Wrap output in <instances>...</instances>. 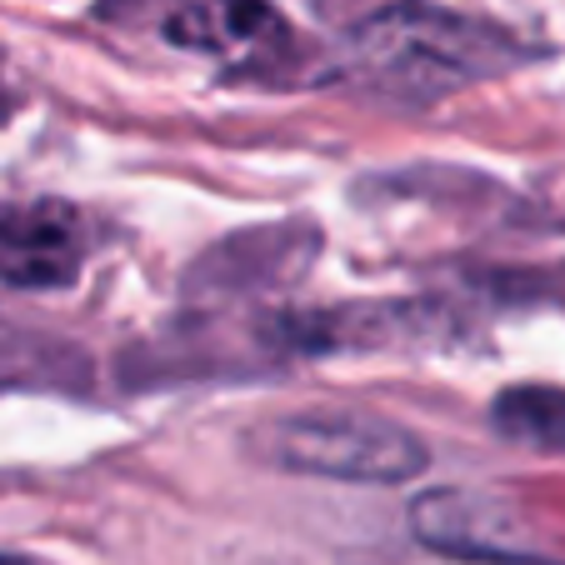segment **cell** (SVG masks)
<instances>
[{"mask_svg": "<svg viewBox=\"0 0 565 565\" xmlns=\"http://www.w3.org/2000/svg\"><path fill=\"white\" fill-rule=\"evenodd\" d=\"M515 61H521V51L505 31L401 0L345 35L341 55H335V75L365 96L391 100V106H430V100L456 96L486 75L511 71Z\"/></svg>", "mask_w": 565, "mask_h": 565, "instance_id": "obj_1", "label": "cell"}, {"mask_svg": "<svg viewBox=\"0 0 565 565\" xmlns=\"http://www.w3.org/2000/svg\"><path fill=\"white\" fill-rule=\"evenodd\" d=\"M270 460L320 480L401 486L426 470V446L411 430L361 411H310L270 426Z\"/></svg>", "mask_w": 565, "mask_h": 565, "instance_id": "obj_2", "label": "cell"}, {"mask_svg": "<svg viewBox=\"0 0 565 565\" xmlns=\"http://www.w3.org/2000/svg\"><path fill=\"white\" fill-rule=\"evenodd\" d=\"M100 15L146 25L166 45L205 55L225 71H260L290 41L286 21L266 0H106Z\"/></svg>", "mask_w": 565, "mask_h": 565, "instance_id": "obj_3", "label": "cell"}, {"mask_svg": "<svg viewBox=\"0 0 565 565\" xmlns=\"http://www.w3.org/2000/svg\"><path fill=\"white\" fill-rule=\"evenodd\" d=\"M411 531L436 555H470V561H541L561 565L535 525L511 501L486 491H430L411 511Z\"/></svg>", "mask_w": 565, "mask_h": 565, "instance_id": "obj_4", "label": "cell"}, {"mask_svg": "<svg viewBox=\"0 0 565 565\" xmlns=\"http://www.w3.org/2000/svg\"><path fill=\"white\" fill-rule=\"evenodd\" d=\"M86 266V225L65 201L0 205V280L25 290L71 286Z\"/></svg>", "mask_w": 565, "mask_h": 565, "instance_id": "obj_5", "label": "cell"}, {"mask_svg": "<svg viewBox=\"0 0 565 565\" xmlns=\"http://www.w3.org/2000/svg\"><path fill=\"white\" fill-rule=\"evenodd\" d=\"M491 426L515 446L565 450V391L555 385H511L495 395Z\"/></svg>", "mask_w": 565, "mask_h": 565, "instance_id": "obj_6", "label": "cell"}, {"mask_svg": "<svg viewBox=\"0 0 565 565\" xmlns=\"http://www.w3.org/2000/svg\"><path fill=\"white\" fill-rule=\"evenodd\" d=\"M430 565H541V561H470V555H436L430 551Z\"/></svg>", "mask_w": 565, "mask_h": 565, "instance_id": "obj_7", "label": "cell"}, {"mask_svg": "<svg viewBox=\"0 0 565 565\" xmlns=\"http://www.w3.org/2000/svg\"><path fill=\"white\" fill-rule=\"evenodd\" d=\"M0 565H31V561H21V555H0Z\"/></svg>", "mask_w": 565, "mask_h": 565, "instance_id": "obj_8", "label": "cell"}, {"mask_svg": "<svg viewBox=\"0 0 565 565\" xmlns=\"http://www.w3.org/2000/svg\"><path fill=\"white\" fill-rule=\"evenodd\" d=\"M0 116H6V96H0Z\"/></svg>", "mask_w": 565, "mask_h": 565, "instance_id": "obj_9", "label": "cell"}]
</instances>
